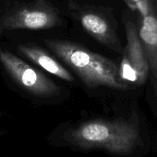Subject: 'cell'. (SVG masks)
<instances>
[{
  "instance_id": "52a82bcc",
  "label": "cell",
  "mask_w": 157,
  "mask_h": 157,
  "mask_svg": "<svg viewBox=\"0 0 157 157\" xmlns=\"http://www.w3.org/2000/svg\"><path fill=\"white\" fill-rule=\"evenodd\" d=\"M81 22L84 29L98 41L121 52L116 35L108 22L102 15L92 12H84L81 16Z\"/></svg>"
},
{
  "instance_id": "7a4b0ae2",
  "label": "cell",
  "mask_w": 157,
  "mask_h": 157,
  "mask_svg": "<svg viewBox=\"0 0 157 157\" xmlns=\"http://www.w3.org/2000/svg\"><path fill=\"white\" fill-rule=\"evenodd\" d=\"M66 140L85 149H102L113 154L131 152L139 140L134 121L124 119H98L83 123L65 132Z\"/></svg>"
},
{
  "instance_id": "9c48e42d",
  "label": "cell",
  "mask_w": 157,
  "mask_h": 157,
  "mask_svg": "<svg viewBox=\"0 0 157 157\" xmlns=\"http://www.w3.org/2000/svg\"><path fill=\"white\" fill-rule=\"evenodd\" d=\"M129 4L133 5V7L140 11L143 15H146L151 9L149 0H126Z\"/></svg>"
},
{
  "instance_id": "ba28073f",
  "label": "cell",
  "mask_w": 157,
  "mask_h": 157,
  "mask_svg": "<svg viewBox=\"0 0 157 157\" xmlns=\"http://www.w3.org/2000/svg\"><path fill=\"white\" fill-rule=\"evenodd\" d=\"M18 49L25 56L49 73L53 74L55 76L67 82H74L73 75L62 65L60 64L48 52L38 46L20 45Z\"/></svg>"
},
{
  "instance_id": "6da1fadb",
  "label": "cell",
  "mask_w": 157,
  "mask_h": 157,
  "mask_svg": "<svg viewBox=\"0 0 157 157\" xmlns=\"http://www.w3.org/2000/svg\"><path fill=\"white\" fill-rule=\"evenodd\" d=\"M44 44L68 65L87 87H127L121 76L120 66L111 59L64 40L48 39L44 40Z\"/></svg>"
},
{
  "instance_id": "3957f363",
  "label": "cell",
  "mask_w": 157,
  "mask_h": 157,
  "mask_svg": "<svg viewBox=\"0 0 157 157\" xmlns=\"http://www.w3.org/2000/svg\"><path fill=\"white\" fill-rule=\"evenodd\" d=\"M0 63L18 86L33 95L47 98L61 92L60 88L44 73L2 48Z\"/></svg>"
},
{
  "instance_id": "8992f818",
  "label": "cell",
  "mask_w": 157,
  "mask_h": 157,
  "mask_svg": "<svg viewBox=\"0 0 157 157\" xmlns=\"http://www.w3.org/2000/svg\"><path fill=\"white\" fill-rule=\"evenodd\" d=\"M139 36L157 86V18L151 9L143 15Z\"/></svg>"
},
{
  "instance_id": "5b68a950",
  "label": "cell",
  "mask_w": 157,
  "mask_h": 157,
  "mask_svg": "<svg viewBox=\"0 0 157 157\" xmlns=\"http://www.w3.org/2000/svg\"><path fill=\"white\" fill-rule=\"evenodd\" d=\"M127 46L120 66L122 79L131 83H144L149 72V65L136 26L132 22L125 23Z\"/></svg>"
},
{
  "instance_id": "277c9868",
  "label": "cell",
  "mask_w": 157,
  "mask_h": 157,
  "mask_svg": "<svg viewBox=\"0 0 157 157\" xmlns=\"http://www.w3.org/2000/svg\"><path fill=\"white\" fill-rule=\"evenodd\" d=\"M59 24V18L52 6L38 0L20 7L3 17L0 31L14 29H48Z\"/></svg>"
}]
</instances>
